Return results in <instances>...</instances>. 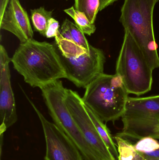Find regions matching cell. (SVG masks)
<instances>
[{
	"label": "cell",
	"instance_id": "1",
	"mask_svg": "<svg viewBox=\"0 0 159 160\" xmlns=\"http://www.w3.org/2000/svg\"><path fill=\"white\" fill-rule=\"evenodd\" d=\"M14 69L33 88L66 78L59 54L54 44L34 39L20 43L11 58Z\"/></svg>",
	"mask_w": 159,
	"mask_h": 160
},
{
	"label": "cell",
	"instance_id": "2",
	"mask_svg": "<svg viewBox=\"0 0 159 160\" xmlns=\"http://www.w3.org/2000/svg\"><path fill=\"white\" fill-rule=\"evenodd\" d=\"M159 0H124L119 21L130 33L153 70L159 57L153 27L154 8Z\"/></svg>",
	"mask_w": 159,
	"mask_h": 160
},
{
	"label": "cell",
	"instance_id": "3",
	"mask_svg": "<svg viewBox=\"0 0 159 160\" xmlns=\"http://www.w3.org/2000/svg\"><path fill=\"white\" fill-rule=\"evenodd\" d=\"M85 88L84 103L103 121L115 122L121 118L129 93L119 75L104 73Z\"/></svg>",
	"mask_w": 159,
	"mask_h": 160
},
{
	"label": "cell",
	"instance_id": "4",
	"mask_svg": "<svg viewBox=\"0 0 159 160\" xmlns=\"http://www.w3.org/2000/svg\"><path fill=\"white\" fill-rule=\"evenodd\" d=\"M124 31L116 74L122 79L129 94L139 96L152 88L153 70L131 35Z\"/></svg>",
	"mask_w": 159,
	"mask_h": 160
},
{
	"label": "cell",
	"instance_id": "5",
	"mask_svg": "<svg viewBox=\"0 0 159 160\" xmlns=\"http://www.w3.org/2000/svg\"><path fill=\"white\" fill-rule=\"evenodd\" d=\"M123 128L117 135L139 140L146 137L159 139V95L129 97L122 116Z\"/></svg>",
	"mask_w": 159,
	"mask_h": 160
},
{
	"label": "cell",
	"instance_id": "6",
	"mask_svg": "<svg viewBox=\"0 0 159 160\" xmlns=\"http://www.w3.org/2000/svg\"><path fill=\"white\" fill-rule=\"evenodd\" d=\"M45 103L54 124L75 144L84 160H97L74 120L65 101L67 88L58 80L40 88Z\"/></svg>",
	"mask_w": 159,
	"mask_h": 160
},
{
	"label": "cell",
	"instance_id": "7",
	"mask_svg": "<svg viewBox=\"0 0 159 160\" xmlns=\"http://www.w3.org/2000/svg\"><path fill=\"white\" fill-rule=\"evenodd\" d=\"M58 52L65 70L66 78L77 88H86L104 74L106 58L101 49L91 45L88 52L76 58H66Z\"/></svg>",
	"mask_w": 159,
	"mask_h": 160
},
{
	"label": "cell",
	"instance_id": "8",
	"mask_svg": "<svg viewBox=\"0 0 159 160\" xmlns=\"http://www.w3.org/2000/svg\"><path fill=\"white\" fill-rule=\"evenodd\" d=\"M65 101L74 120L97 160H116L100 136L79 94L76 91L67 89Z\"/></svg>",
	"mask_w": 159,
	"mask_h": 160
},
{
	"label": "cell",
	"instance_id": "9",
	"mask_svg": "<svg viewBox=\"0 0 159 160\" xmlns=\"http://www.w3.org/2000/svg\"><path fill=\"white\" fill-rule=\"evenodd\" d=\"M42 124L46 142L45 160H84L75 144L54 123L44 117L26 96Z\"/></svg>",
	"mask_w": 159,
	"mask_h": 160
},
{
	"label": "cell",
	"instance_id": "10",
	"mask_svg": "<svg viewBox=\"0 0 159 160\" xmlns=\"http://www.w3.org/2000/svg\"><path fill=\"white\" fill-rule=\"evenodd\" d=\"M11 62L6 50L0 46V132L2 135L18 119L16 102L11 83L9 64Z\"/></svg>",
	"mask_w": 159,
	"mask_h": 160
},
{
	"label": "cell",
	"instance_id": "11",
	"mask_svg": "<svg viewBox=\"0 0 159 160\" xmlns=\"http://www.w3.org/2000/svg\"><path fill=\"white\" fill-rule=\"evenodd\" d=\"M55 38L57 50L66 58H76L89 52L91 45L76 24L65 19Z\"/></svg>",
	"mask_w": 159,
	"mask_h": 160
},
{
	"label": "cell",
	"instance_id": "12",
	"mask_svg": "<svg viewBox=\"0 0 159 160\" xmlns=\"http://www.w3.org/2000/svg\"><path fill=\"white\" fill-rule=\"evenodd\" d=\"M0 28L12 33L21 43L33 38V32L29 16L19 0H10L0 19Z\"/></svg>",
	"mask_w": 159,
	"mask_h": 160
},
{
	"label": "cell",
	"instance_id": "13",
	"mask_svg": "<svg viewBox=\"0 0 159 160\" xmlns=\"http://www.w3.org/2000/svg\"><path fill=\"white\" fill-rule=\"evenodd\" d=\"M85 105L100 136L107 146V148L110 150L113 157L115 158L116 160H118L119 155L117 148H116V145L113 140V137L109 129L108 128L106 125L104 123V122L97 115H96L88 106L85 104Z\"/></svg>",
	"mask_w": 159,
	"mask_h": 160
},
{
	"label": "cell",
	"instance_id": "14",
	"mask_svg": "<svg viewBox=\"0 0 159 160\" xmlns=\"http://www.w3.org/2000/svg\"><path fill=\"white\" fill-rule=\"evenodd\" d=\"M118 152V160H145L129 140L116 134L114 137Z\"/></svg>",
	"mask_w": 159,
	"mask_h": 160
},
{
	"label": "cell",
	"instance_id": "15",
	"mask_svg": "<svg viewBox=\"0 0 159 160\" xmlns=\"http://www.w3.org/2000/svg\"><path fill=\"white\" fill-rule=\"evenodd\" d=\"M52 11H48L43 7L31 9V19L35 31L45 37L49 21L52 18Z\"/></svg>",
	"mask_w": 159,
	"mask_h": 160
},
{
	"label": "cell",
	"instance_id": "16",
	"mask_svg": "<svg viewBox=\"0 0 159 160\" xmlns=\"http://www.w3.org/2000/svg\"><path fill=\"white\" fill-rule=\"evenodd\" d=\"M64 12L74 20L75 24L85 34L91 36L95 32V24L90 21L85 13L76 10L73 6L64 9Z\"/></svg>",
	"mask_w": 159,
	"mask_h": 160
},
{
	"label": "cell",
	"instance_id": "17",
	"mask_svg": "<svg viewBox=\"0 0 159 160\" xmlns=\"http://www.w3.org/2000/svg\"><path fill=\"white\" fill-rule=\"evenodd\" d=\"M75 8L86 14L90 21L94 23L100 8V0H74Z\"/></svg>",
	"mask_w": 159,
	"mask_h": 160
},
{
	"label": "cell",
	"instance_id": "18",
	"mask_svg": "<svg viewBox=\"0 0 159 160\" xmlns=\"http://www.w3.org/2000/svg\"><path fill=\"white\" fill-rule=\"evenodd\" d=\"M134 147L140 153H150L159 149V142L151 137H144L138 140Z\"/></svg>",
	"mask_w": 159,
	"mask_h": 160
},
{
	"label": "cell",
	"instance_id": "19",
	"mask_svg": "<svg viewBox=\"0 0 159 160\" xmlns=\"http://www.w3.org/2000/svg\"><path fill=\"white\" fill-rule=\"evenodd\" d=\"M59 24L57 20L52 18L49 21L45 37L47 38H56L59 34Z\"/></svg>",
	"mask_w": 159,
	"mask_h": 160
},
{
	"label": "cell",
	"instance_id": "20",
	"mask_svg": "<svg viewBox=\"0 0 159 160\" xmlns=\"http://www.w3.org/2000/svg\"><path fill=\"white\" fill-rule=\"evenodd\" d=\"M145 160H159V148L150 153H141Z\"/></svg>",
	"mask_w": 159,
	"mask_h": 160
},
{
	"label": "cell",
	"instance_id": "21",
	"mask_svg": "<svg viewBox=\"0 0 159 160\" xmlns=\"http://www.w3.org/2000/svg\"><path fill=\"white\" fill-rule=\"evenodd\" d=\"M117 1L118 0H100L99 11H102Z\"/></svg>",
	"mask_w": 159,
	"mask_h": 160
},
{
	"label": "cell",
	"instance_id": "22",
	"mask_svg": "<svg viewBox=\"0 0 159 160\" xmlns=\"http://www.w3.org/2000/svg\"><path fill=\"white\" fill-rule=\"evenodd\" d=\"M10 1V0H0V19L2 18Z\"/></svg>",
	"mask_w": 159,
	"mask_h": 160
},
{
	"label": "cell",
	"instance_id": "23",
	"mask_svg": "<svg viewBox=\"0 0 159 160\" xmlns=\"http://www.w3.org/2000/svg\"><path fill=\"white\" fill-rule=\"evenodd\" d=\"M67 1H68V0H67Z\"/></svg>",
	"mask_w": 159,
	"mask_h": 160
}]
</instances>
